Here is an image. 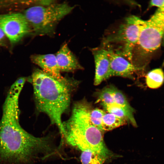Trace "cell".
<instances>
[{"label": "cell", "mask_w": 164, "mask_h": 164, "mask_svg": "<svg viewBox=\"0 0 164 164\" xmlns=\"http://www.w3.org/2000/svg\"><path fill=\"white\" fill-rule=\"evenodd\" d=\"M6 37L4 33L0 28V46L5 45Z\"/></svg>", "instance_id": "obj_20"}, {"label": "cell", "mask_w": 164, "mask_h": 164, "mask_svg": "<svg viewBox=\"0 0 164 164\" xmlns=\"http://www.w3.org/2000/svg\"><path fill=\"white\" fill-rule=\"evenodd\" d=\"M104 47L108 51L111 77L119 76L133 79L134 78L135 73L143 70L134 65L121 55Z\"/></svg>", "instance_id": "obj_8"}, {"label": "cell", "mask_w": 164, "mask_h": 164, "mask_svg": "<svg viewBox=\"0 0 164 164\" xmlns=\"http://www.w3.org/2000/svg\"><path fill=\"white\" fill-rule=\"evenodd\" d=\"M55 56L60 72H72L83 68L67 43L63 45Z\"/></svg>", "instance_id": "obj_11"}, {"label": "cell", "mask_w": 164, "mask_h": 164, "mask_svg": "<svg viewBox=\"0 0 164 164\" xmlns=\"http://www.w3.org/2000/svg\"><path fill=\"white\" fill-rule=\"evenodd\" d=\"M97 101L104 108L114 103L111 86L105 87L97 92Z\"/></svg>", "instance_id": "obj_16"}, {"label": "cell", "mask_w": 164, "mask_h": 164, "mask_svg": "<svg viewBox=\"0 0 164 164\" xmlns=\"http://www.w3.org/2000/svg\"><path fill=\"white\" fill-rule=\"evenodd\" d=\"M163 41H164V35H163ZM163 65V66H164V61H163V65Z\"/></svg>", "instance_id": "obj_21"}, {"label": "cell", "mask_w": 164, "mask_h": 164, "mask_svg": "<svg viewBox=\"0 0 164 164\" xmlns=\"http://www.w3.org/2000/svg\"><path fill=\"white\" fill-rule=\"evenodd\" d=\"M108 157L89 150L82 151L80 160L82 164H103Z\"/></svg>", "instance_id": "obj_15"}, {"label": "cell", "mask_w": 164, "mask_h": 164, "mask_svg": "<svg viewBox=\"0 0 164 164\" xmlns=\"http://www.w3.org/2000/svg\"><path fill=\"white\" fill-rule=\"evenodd\" d=\"M91 51L95 64L94 84L98 85L111 77L110 60L108 51L104 46L92 49Z\"/></svg>", "instance_id": "obj_10"}, {"label": "cell", "mask_w": 164, "mask_h": 164, "mask_svg": "<svg viewBox=\"0 0 164 164\" xmlns=\"http://www.w3.org/2000/svg\"><path fill=\"white\" fill-rule=\"evenodd\" d=\"M164 34V11L157 9L144 20L132 54V63L145 68L154 52L160 46Z\"/></svg>", "instance_id": "obj_4"}, {"label": "cell", "mask_w": 164, "mask_h": 164, "mask_svg": "<svg viewBox=\"0 0 164 164\" xmlns=\"http://www.w3.org/2000/svg\"><path fill=\"white\" fill-rule=\"evenodd\" d=\"M104 108L108 113L124 119L127 122H130L135 126H136L133 113L125 108L114 103L105 107Z\"/></svg>", "instance_id": "obj_12"}, {"label": "cell", "mask_w": 164, "mask_h": 164, "mask_svg": "<svg viewBox=\"0 0 164 164\" xmlns=\"http://www.w3.org/2000/svg\"><path fill=\"white\" fill-rule=\"evenodd\" d=\"M73 8L66 2L54 3L46 6H32L24 10L22 13L34 34L49 35L53 34L58 22Z\"/></svg>", "instance_id": "obj_5"}, {"label": "cell", "mask_w": 164, "mask_h": 164, "mask_svg": "<svg viewBox=\"0 0 164 164\" xmlns=\"http://www.w3.org/2000/svg\"><path fill=\"white\" fill-rule=\"evenodd\" d=\"M29 80L33 87L37 110L46 114L51 124L56 125L64 137L61 117L69 107L73 86L60 81L38 69L33 71Z\"/></svg>", "instance_id": "obj_2"}, {"label": "cell", "mask_w": 164, "mask_h": 164, "mask_svg": "<svg viewBox=\"0 0 164 164\" xmlns=\"http://www.w3.org/2000/svg\"><path fill=\"white\" fill-rule=\"evenodd\" d=\"M147 86L152 89L160 87L164 82V73L160 68L154 69L149 71L146 77Z\"/></svg>", "instance_id": "obj_14"}, {"label": "cell", "mask_w": 164, "mask_h": 164, "mask_svg": "<svg viewBox=\"0 0 164 164\" xmlns=\"http://www.w3.org/2000/svg\"><path fill=\"white\" fill-rule=\"evenodd\" d=\"M105 113L104 111L101 109L96 108L94 109L91 108L89 113V118L91 123L102 131L101 122L103 117Z\"/></svg>", "instance_id": "obj_18"}, {"label": "cell", "mask_w": 164, "mask_h": 164, "mask_svg": "<svg viewBox=\"0 0 164 164\" xmlns=\"http://www.w3.org/2000/svg\"><path fill=\"white\" fill-rule=\"evenodd\" d=\"M127 122L112 114L105 112L102 119L101 129L103 131H110L124 125Z\"/></svg>", "instance_id": "obj_13"}, {"label": "cell", "mask_w": 164, "mask_h": 164, "mask_svg": "<svg viewBox=\"0 0 164 164\" xmlns=\"http://www.w3.org/2000/svg\"><path fill=\"white\" fill-rule=\"evenodd\" d=\"M144 21L135 15L127 17L114 33L104 39L102 46L121 55L132 63L133 51Z\"/></svg>", "instance_id": "obj_6"}, {"label": "cell", "mask_w": 164, "mask_h": 164, "mask_svg": "<svg viewBox=\"0 0 164 164\" xmlns=\"http://www.w3.org/2000/svg\"><path fill=\"white\" fill-rule=\"evenodd\" d=\"M111 86L114 103L133 113L134 109L131 106L123 93L114 86Z\"/></svg>", "instance_id": "obj_17"}, {"label": "cell", "mask_w": 164, "mask_h": 164, "mask_svg": "<svg viewBox=\"0 0 164 164\" xmlns=\"http://www.w3.org/2000/svg\"><path fill=\"white\" fill-rule=\"evenodd\" d=\"M91 107L85 100L75 103L70 118L63 122L64 137L69 144L81 151L91 150L108 157L110 153L104 143L103 131L89 121Z\"/></svg>", "instance_id": "obj_3"}, {"label": "cell", "mask_w": 164, "mask_h": 164, "mask_svg": "<svg viewBox=\"0 0 164 164\" xmlns=\"http://www.w3.org/2000/svg\"><path fill=\"white\" fill-rule=\"evenodd\" d=\"M0 28L12 45L32 32L26 19L19 12L0 15Z\"/></svg>", "instance_id": "obj_7"}, {"label": "cell", "mask_w": 164, "mask_h": 164, "mask_svg": "<svg viewBox=\"0 0 164 164\" xmlns=\"http://www.w3.org/2000/svg\"><path fill=\"white\" fill-rule=\"evenodd\" d=\"M31 59L33 63L39 66L46 73L61 82L74 86V82L61 75L55 55L35 54L31 56Z\"/></svg>", "instance_id": "obj_9"}, {"label": "cell", "mask_w": 164, "mask_h": 164, "mask_svg": "<svg viewBox=\"0 0 164 164\" xmlns=\"http://www.w3.org/2000/svg\"><path fill=\"white\" fill-rule=\"evenodd\" d=\"M19 93L8 92L0 121V164H32L56 153L51 137H35L19 122Z\"/></svg>", "instance_id": "obj_1"}, {"label": "cell", "mask_w": 164, "mask_h": 164, "mask_svg": "<svg viewBox=\"0 0 164 164\" xmlns=\"http://www.w3.org/2000/svg\"><path fill=\"white\" fill-rule=\"evenodd\" d=\"M151 6H156L164 11V0H152L150 1Z\"/></svg>", "instance_id": "obj_19"}]
</instances>
